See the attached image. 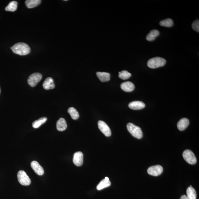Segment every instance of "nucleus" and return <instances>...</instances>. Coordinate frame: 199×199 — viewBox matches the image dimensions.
<instances>
[{"label":"nucleus","mask_w":199,"mask_h":199,"mask_svg":"<svg viewBox=\"0 0 199 199\" xmlns=\"http://www.w3.org/2000/svg\"><path fill=\"white\" fill-rule=\"evenodd\" d=\"M13 53L20 56H25L30 52V48L24 42H19L11 48Z\"/></svg>","instance_id":"f257e3e1"},{"label":"nucleus","mask_w":199,"mask_h":199,"mask_svg":"<svg viewBox=\"0 0 199 199\" xmlns=\"http://www.w3.org/2000/svg\"><path fill=\"white\" fill-rule=\"evenodd\" d=\"M166 63V60L164 58L156 57L149 59L147 62V66L149 68L155 69L164 66Z\"/></svg>","instance_id":"f03ea898"},{"label":"nucleus","mask_w":199,"mask_h":199,"mask_svg":"<svg viewBox=\"0 0 199 199\" xmlns=\"http://www.w3.org/2000/svg\"><path fill=\"white\" fill-rule=\"evenodd\" d=\"M127 128L128 131L135 138L140 139L143 137V133L140 127L135 126L133 123H129L127 125Z\"/></svg>","instance_id":"7ed1b4c3"},{"label":"nucleus","mask_w":199,"mask_h":199,"mask_svg":"<svg viewBox=\"0 0 199 199\" xmlns=\"http://www.w3.org/2000/svg\"><path fill=\"white\" fill-rule=\"evenodd\" d=\"M18 180L23 186H27L30 185L31 181L26 173L23 170H20L17 174Z\"/></svg>","instance_id":"20e7f679"},{"label":"nucleus","mask_w":199,"mask_h":199,"mask_svg":"<svg viewBox=\"0 0 199 199\" xmlns=\"http://www.w3.org/2000/svg\"><path fill=\"white\" fill-rule=\"evenodd\" d=\"M184 159L190 164H194L197 162V158L191 150L187 149L184 151L183 153Z\"/></svg>","instance_id":"39448f33"},{"label":"nucleus","mask_w":199,"mask_h":199,"mask_svg":"<svg viewBox=\"0 0 199 199\" xmlns=\"http://www.w3.org/2000/svg\"><path fill=\"white\" fill-rule=\"evenodd\" d=\"M42 75L39 73H34L29 76L27 82L29 85L34 87L37 85L42 78Z\"/></svg>","instance_id":"423d86ee"},{"label":"nucleus","mask_w":199,"mask_h":199,"mask_svg":"<svg viewBox=\"0 0 199 199\" xmlns=\"http://www.w3.org/2000/svg\"><path fill=\"white\" fill-rule=\"evenodd\" d=\"M98 126L99 130L105 135L109 137L111 136V132L110 128L103 121H99L98 122Z\"/></svg>","instance_id":"0eeeda50"},{"label":"nucleus","mask_w":199,"mask_h":199,"mask_svg":"<svg viewBox=\"0 0 199 199\" xmlns=\"http://www.w3.org/2000/svg\"><path fill=\"white\" fill-rule=\"evenodd\" d=\"M163 168L159 165L151 166L147 169V172L149 174L154 176L160 175L162 173Z\"/></svg>","instance_id":"6e6552de"},{"label":"nucleus","mask_w":199,"mask_h":199,"mask_svg":"<svg viewBox=\"0 0 199 199\" xmlns=\"http://www.w3.org/2000/svg\"><path fill=\"white\" fill-rule=\"evenodd\" d=\"M83 155L80 152L75 153L74 154L73 159L74 164L77 166H81L83 164Z\"/></svg>","instance_id":"1a4fd4ad"},{"label":"nucleus","mask_w":199,"mask_h":199,"mask_svg":"<svg viewBox=\"0 0 199 199\" xmlns=\"http://www.w3.org/2000/svg\"><path fill=\"white\" fill-rule=\"evenodd\" d=\"M31 166L36 173L39 176H42L44 173V170L42 166L35 161H32L31 163Z\"/></svg>","instance_id":"9d476101"},{"label":"nucleus","mask_w":199,"mask_h":199,"mask_svg":"<svg viewBox=\"0 0 199 199\" xmlns=\"http://www.w3.org/2000/svg\"><path fill=\"white\" fill-rule=\"evenodd\" d=\"M130 109L134 110H138L143 109L145 107V103L141 101H134L130 103L128 105Z\"/></svg>","instance_id":"9b49d317"},{"label":"nucleus","mask_w":199,"mask_h":199,"mask_svg":"<svg viewBox=\"0 0 199 199\" xmlns=\"http://www.w3.org/2000/svg\"><path fill=\"white\" fill-rule=\"evenodd\" d=\"M42 86L43 88L47 90L54 89L55 87L54 80L50 77H49L46 79L43 83Z\"/></svg>","instance_id":"f8f14e48"},{"label":"nucleus","mask_w":199,"mask_h":199,"mask_svg":"<svg viewBox=\"0 0 199 199\" xmlns=\"http://www.w3.org/2000/svg\"><path fill=\"white\" fill-rule=\"evenodd\" d=\"M121 87L122 89L124 91L126 92H131L133 91L135 89V85L130 81L123 82L121 85Z\"/></svg>","instance_id":"ddd939ff"},{"label":"nucleus","mask_w":199,"mask_h":199,"mask_svg":"<svg viewBox=\"0 0 199 199\" xmlns=\"http://www.w3.org/2000/svg\"><path fill=\"white\" fill-rule=\"evenodd\" d=\"M190 121L187 118H183L178 122L177 127L180 131H183L187 127L189 124Z\"/></svg>","instance_id":"4468645a"},{"label":"nucleus","mask_w":199,"mask_h":199,"mask_svg":"<svg viewBox=\"0 0 199 199\" xmlns=\"http://www.w3.org/2000/svg\"><path fill=\"white\" fill-rule=\"evenodd\" d=\"M67 127V125L66 120L63 118H60L56 123V128L58 131H64Z\"/></svg>","instance_id":"2eb2a0df"},{"label":"nucleus","mask_w":199,"mask_h":199,"mask_svg":"<svg viewBox=\"0 0 199 199\" xmlns=\"http://www.w3.org/2000/svg\"><path fill=\"white\" fill-rule=\"evenodd\" d=\"M97 76L99 80L102 82H106L109 81L110 79V73L105 72H97Z\"/></svg>","instance_id":"dca6fc26"},{"label":"nucleus","mask_w":199,"mask_h":199,"mask_svg":"<svg viewBox=\"0 0 199 199\" xmlns=\"http://www.w3.org/2000/svg\"><path fill=\"white\" fill-rule=\"evenodd\" d=\"M111 184V182L109 180V178L106 177L104 179L101 181L97 185V190H100L104 188L110 186Z\"/></svg>","instance_id":"f3484780"},{"label":"nucleus","mask_w":199,"mask_h":199,"mask_svg":"<svg viewBox=\"0 0 199 199\" xmlns=\"http://www.w3.org/2000/svg\"><path fill=\"white\" fill-rule=\"evenodd\" d=\"M187 196L189 199H196V190L191 186L189 187L187 190Z\"/></svg>","instance_id":"a211bd4d"},{"label":"nucleus","mask_w":199,"mask_h":199,"mask_svg":"<svg viewBox=\"0 0 199 199\" xmlns=\"http://www.w3.org/2000/svg\"><path fill=\"white\" fill-rule=\"evenodd\" d=\"M41 2V0H27L25 1V4L27 8H32L39 6Z\"/></svg>","instance_id":"6ab92c4d"},{"label":"nucleus","mask_w":199,"mask_h":199,"mask_svg":"<svg viewBox=\"0 0 199 199\" xmlns=\"http://www.w3.org/2000/svg\"><path fill=\"white\" fill-rule=\"evenodd\" d=\"M159 32L158 30H153L151 31L149 33L147 36L146 39L147 41H151L155 40L156 38L159 35Z\"/></svg>","instance_id":"aec40b11"},{"label":"nucleus","mask_w":199,"mask_h":199,"mask_svg":"<svg viewBox=\"0 0 199 199\" xmlns=\"http://www.w3.org/2000/svg\"><path fill=\"white\" fill-rule=\"evenodd\" d=\"M68 112L71 116L72 119L74 120L78 119L79 116L78 111L74 107H70L69 108Z\"/></svg>","instance_id":"412c9836"},{"label":"nucleus","mask_w":199,"mask_h":199,"mask_svg":"<svg viewBox=\"0 0 199 199\" xmlns=\"http://www.w3.org/2000/svg\"><path fill=\"white\" fill-rule=\"evenodd\" d=\"M18 7V2L16 1H13L10 2L5 9L6 11L15 12L16 11Z\"/></svg>","instance_id":"4be33fe9"},{"label":"nucleus","mask_w":199,"mask_h":199,"mask_svg":"<svg viewBox=\"0 0 199 199\" xmlns=\"http://www.w3.org/2000/svg\"><path fill=\"white\" fill-rule=\"evenodd\" d=\"M47 120V118L46 117H43L39 118L33 122L32 123V127L34 128H37L39 127L41 125L43 124Z\"/></svg>","instance_id":"5701e85b"},{"label":"nucleus","mask_w":199,"mask_h":199,"mask_svg":"<svg viewBox=\"0 0 199 199\" xmlns=\"http://www.w3.org/2000/svg\"><path fill=\"white\" fill-rule=\"evenodd\" d=\"M160 25L161 26L167 27H172L173 25V20L171 19H166L160 22Z\"/></svg>","instance_id":"b1692460"},{"label":"nucleus","mask_w":199,"mask_h":199,"mask_svg":"<svg viewBox=\"0 0 199 199\" xmlns=\"http://www.w3.org/2000/svg\"><path fill=\"white\" fill-rule=\"evenodd\" d=\"M131 76V74L126 71H123L119 72L118 76L123 80H126L130 78Z\"/></svg>","instance_id":"393cba45"},{"label":"nucleus","mask_w":199,"mask_h":199,"mask_svg":"<svg viewBox=\"0 0 199 199\" xmlns=\"http://www.w3.org/2000/svg\"><path fill=\"white\" fill-rule=\"evenodd\" d=\"M192 27L193 30L197 32H199V20L197 19L192 23Z\"/></svg>","instance_id":"a878e982"},{"label":"nucleus","mask_w":199,"mask_h":199,"mask_svg":"<svg viewBox=\"0 0 199 199\" xmlns=\"http://www.w3.org/2000/svg\"><path fill=\"white\" fill-rule=\"evenodd\" d=\"M180 199H189L186 195H183L181 197Z\"/></svg>","instance_id":"bb28decb"},{"label":"nucleus","mask_w":199,"mask_h":199,"mask_svg":"<svg viewBox=\"0 0 199 199\" xmlns=\"http://www.w3.org/2000/svg\"><path fill=\"white\" fill-rule=\"evenodd\" d=\"M0 93H1V88H0Z\"/></svg>","instance_id":"cd10ccee"}]
</instances>
